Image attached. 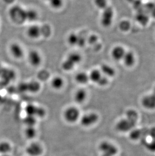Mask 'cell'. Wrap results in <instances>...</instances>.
I'll list each match as a JSON object with an SVG mask.
<instances>
[{
  "mask_svg": "<svg viewBox=\"0 0 155 156\" xmlns=\"http://www.w3.org/2000/svg\"><path fill=\"white\" fill-rule=\"evenodd\" d=\"M82 58V56L79 53L73 52L69 54L62 63L61 65L62 69L66 72L72 71L81 62Z\"/></svg>",
  "mask_w": 155,
  "mask_h": 156,
  "instance_id": "1",
  "label": "cell"
},
{
  "mask_svg": "<svg viewBox=\"0 0 155 156\" xmlns=\"http://www.w3.org/2000/svg\"><path fill=\"white\" fill-rule=\"evenodd\" d=\"M9 15L11 20L16 24H21L26 21V9L19 5L12 7L9 10Z\"/></svg>",
  "mask_w": 155,
  "mask_h": 156,
  "instance_id": "2",
  "label": "cell"
},
{
  "mask_svg": "<svg viewBox=\"0 0 155 156\" xmlns=\"http://www.w3.org/2000/svg\"><path fill=\"white\" fill-rule=\"evenodd\" d=\"M63 117L67 123H74L80 119V112L78 108L74 106H70L64 110L63 113Z\"/></svg>",
  "mask_w": 155,
  "mask_h": 156,
  "instance_id": "3",
  "label": "cell"
},
{
  "mask_svg": "<svg viewBox=\"0 0 155 156\" xmlns=\"http://www.w3.org/2000/svg\"><path fill=\"white\" fill-rule=\"evenodd\" d=\"M102 11L100 18V23L103 27L108 28L112 24L114 18V10L111 6H108Z\"/></svg>",
  "mask_w": 155,
  "mask_h": 156,
  "instance_id": "4",
  "label": "cell"
},
{
  "mask_svg": "<svg viewBox=\"0 0 155 156\" xmlns=\"http://www.w3.org/2000/svg\"><path fill=\"white\" fill-rule=\"evenodd\" d=\"M99 120V116L95 112L85 114L80 118V122L82 126L86 128L95 125Z\"/></svg>",
  "mask_w": 155,
  "mask_h": 156,
  "instance_id": "5",
  "label": "cell"
},
{
  "mask_svg": "<svg viewBox=\"0 0 155 156\" xmlns=\"http://www.w3.org/2000/svg\"><path fill=\"white\" fill-rule=\"evenodd\" d=\"M99 149L104 156H115L118 152L117 147L107 141L101 142L99 146Z\"/></svg>",
  "mask_w": 155,
  "mask_h": 156,
  "instance_id": "6",
  "label": "cell"
},
{
  "mask_svg": "<svg viewBox=\"0 0 155 156\" xmlns=\"http://www.w3.org/2000/svg\"><path fill=\"white\" fill-rule=\"evenodd\" d=\"M25 112L26 115L35 117L36 118H41L46 114L45 109L34 104H28L25 106Z\"/></svg>",
  "mask_w": 155,
  "mask_h": 156,
  "instance_id": "7",
  "label": "cell"
},
{
  "mask_svg": "<svg viewBox=\"0 0 155 156\" xmlns=\"http://www.w3.org/2000/svg\"><path fill=\"white\" fill-rule=\"evenodd\" d=\"M25 151L28 156H40L43 154V149L39 143L33 142L28 144Z\"/></svg>",
  "mask_w": 155,
  "mask_h": 156,
  "instance_id": "8",
  "label": "cell"
},
{
  "mask_svg": "<svg viewBox=\"0 0 155 156\" xmlns=\"http://www.w3.org/2000/svg\"><path fill=\"white\" fill-rule=\"evenodd\" d=\"M85 38L82 35H79L76 33H71L67 36V43L71 46L83 47L85 44Z\"/></svg>",
  "mask_w": 155,
  "mask_h": 156,
  "instance_id": "9",
  "label": "cell"
},
{
  "mask_svg": "<svg viewBox=\"0 0 155 156\" xmlns=\"http://www.w3.org/2000/svg\"><path fill=\"white\" fill-rule=\"evenodd\" d=\"M136 124L131 122L126 118L120 120L116 124V128L118 131L124 133L130 131L135 127Z\"/></svg>",
  "mask_w": 155,
  "mask_h": 156,
  "instance_id": "10",
  "label": "cell"
},
{
  "mask_svg": "<svg viewBox=\"0 0 155 156\" xmlns=\"http://www.w3.org/2000/svg\"><path fill=\"white\" fill-rule=\"evenodd\" d=\"M26 34L30 39L36 40L40 38L43 34V30L39 25L33 24L27 29Z\"/></svg>",
  "mask_w": 155,
  "mask_h": 156,
  "instance_id": "11",
  "label": "cell"
},
{
  "mask_svg": "<svg viewBox=\"0 0 155 156\" xmlns=\"http://www.w3.org/2000/svg\"><path fill=\"white\" fill-rule=\"evenodd\" d=\"M28 62L32 66L36 67L41 64L42 57L40 52L33 50L28 53Z\"/></svg>",
  "mask_w": 155,
  "mask_h": 156,
  "instance_id": "12",
  "label": "cell"
},
{
  "mask_svg": "<svg viewBox=\"0 0 155 156\" xmlns=\"http://www.w3.org/2000/svg\"><path fill=\"white\" fill-rule=\"evenodd\" d=\"M9 51L12 57L16 59H22L24 55V51L22 46L17 43H13L9 47Z\"/></svg>",
  "mask_w": 155,
  "mask_h": 156,
  "instance_id": "13",
  "label": "cell"
},
{
  "mask_svg": "<svg viewBox=\"0 0 155 156\" xmlns=\"http://www.w3.org/2000/svg\"><path fill=\"white\" fill-rule=\"evenodd\" d=\"M126 52V50L122 46L120 45L115 46L111 50V57L116 61H120L123 59Z\"/></svg>",
  "mask_w": 155,
  "mask_h": 156,
  "instance_id": "14",
  "label": "cell"
},
{
  "mask_svg": "<svg viewBox=\"0 0 155 156\" xmlns=\"http://www.w3.org/2000/svg\"><path fill=\"white\" fill-rule=\"evenodd\" d=\"M122 61L126 67L129 68L132 67L135 65L136 61L135 54L132 51L126 52Z\"/></svg>",
  "mask_w": 155,
  "mask_h": 156,
  "instance_id": "15",
  "label": "cell"
},
{
  "mask_svg": "<svg viewBox=\"0 0 155 156\" xmlns=\"http://www.w3.org/2000/svg\"><path fill=\"white\" fill-rule=\"evenodd\" d=\"M142 105L147 109H155V97L153 94L145 96L142 99Z\"/></svg>",
  "mask_w": 155,
  "mask_h": 156,
  "instance_id": "16",
  "label": "cell"
},
{
  "mask_svg": "<svg viewBox=\"0 0 155 156\" xmlns=\"http://www.w3.org/2000/svg\"><path fill=\"white\" fill-rule=\"evenodd\" d=\"M87 98V92L84 88H79L74 94V100L77 103H83Z\"/></svg>",
  "mask_w": 155,
  "mask_h": 156,
  "instance_id": "17",
  "label": "cell"
},
{
  "mask_svg": "<svg viewBox=\"0 0 155 156\" xmlns=\"http://www.w3.org/2000/svg\"><path fill=\"white\" fill-rule=\"evenodd\" d=\"M99 70L103 75L108 78L112 77L115 75V70L114 69L113 67L107 64H102L100 67V69Z\"/></svg>",
  "mask_w": 155,
  "mask_h": 156,
  "instance_id": "18",
  "label": "cell"
},
{
  "mask_svg": "<svg viewBox=\"0 0 155 156\" xmlns=\"http://www.w3.org/2000/svg\"><path fill=\"white\" fill-rule=\"evenodd\" d=\"M103 76L102 73L99 69H94L91 70V72L89 74L90 81H92L97 85H98L101 79Z\"/></svg>",
  "mask_w": 155,
  "mask_h": 156,
  "instance_id": "19",
  "label": "cell"
},
{
  "mask_svg": "<svg viewBox=\"0 0 155 156\" xmlns=\"http://www.w3.org/2000/svg\"><path fill=\"white\" fill-rule=\"evenodd\" d=\"M64 81L62 77L56 76L51 80L50 85L53 89L55 90H60L64 86Z\"/></svg>",
  "mask_w": 155,
  "mask_h": 156,
  "instance_id": "20",
  "label": "cell"
},
{
  "mask_svg": "<svg viewBox=\"0 0 155 156\" xmlns=\"http://www.w3.org/2000/svg\"><path fill=\"white\" fill-rule=\"evenodd\" d=\"M75 80L77 83L81 85H85L90 81L89 74L86 72H80L76 74Z\"/></svg>",
  "mask_w": 155,
  "mask_h": 156,
  "instance_id": "21",
  "label": "cell"
},
{
  "mask_svg": "<svg viewBox=\"0 0 155 156\" xmlns=\"http://www.w3.org/2000/svg\"><path fill=\"white\" fill-rule=\"evenodd\" d=\"M38 17V12L34 9H26V21L27 22H34Z\"/></svg>",
  "mask_w": 155,
  "mask_h": 156,
  "instance_id": "22",
  "label": "cell"
},
{
  "mask_svg": "<svg viewBox=\"0 0 155 156\" xmlns=\"http://www.w3.org/2000/svg\"><path fill=\"white\" fill-rule=\"evenodd\" d=\"M136 18L137 22L143 26L146 25L149 22V17L146 13L143 11H138Z\"/></svg>",
  "mask_w": 155,
  "mask_h": 156,
  "instance_id": "23",
  "label": "cell"
},
{
  "mask_svg": "<svg viewBox=\"0 0 155 156\" xmlns=\"http://www.w3.org/2000/svg\"><path fill=\"white\" fill-rule=\"evenodd\" d=\"M24 135L26 139L32 140L37 136V130L34 126H26L24 130Z\"/></svg>",
  "mask_w": 155,
  "mask_h": 156,
  "instance_id": "24",
  "label": "cell"
},
{
  "mask_svg": "<svg viewBox=\"0 0 155 156\" xmlns=\"http://www.w3.org/2000/svg\"><path fill=\"white\" fill-rule=\"evenodd\" d=\"M12 150L10 144L6 141L0 142V154L2 155L8 154Z\"/></svg>",
  "mask_w": 155,
  "mask_h": 156,
  "instance_id": "25",
  "label": "cell"
},
{
  "mask_svg": "<svg viewBox=\"0 0 155 156\" xmlns=\"http://www.w3.org/2000/svg\"><path fill=\"white\" fill-rule=\"evenodd\" d=\"M126 119L129 120L131 122H133V123L136 124L138 120V118H139V115H138V113L136 111L134 110L130 109L127 111L126 112Z\"/></svg>",
  "mask_w": 155,
  "mask_h": 156,
  "instance_id": "26",
  "label": "cell"
},
{
  "mask_svg": "<svg viewBox=\"0 0 155 156\" xmlns=\"http://www.w3.org/2000/svg\"><path fill=\"white\" fill-rule=\"evenodd\" d=\"M23 121L26 126H34L37 123V118L32 116L26 115Z\"/></svg>",
  "mask_w": 155,
  "mask_h": 156,
  "instance_id": "27",
  "label": "cell"
},
{
  "mask_svg": "<svg viewBox=\"0 0 155 156\" xmlns=\"http://www.w3.org/2000/svg\"><path fill=\"white\" fill-rule=\"evenodd\" d=\"M143 132L142 130L139 129H134L132 130L129 134V137L130 139L133 140H139L140 138H142L143 137Z\"/></svg>",
  "mask_w": 155,
  "mask_h": 156,
  "instance_id": "28",
  "label": "cell"
},
{
  "mask_svg": "<svg viewBox=\"0 0 155 156\" xmlns=\"http://www.w3.org/2000/svg\"><path fill=\"white\" fill-rule=\"evenodd\" d=\"M26 88L27 90L33 93H36L39 91L40 88V86L39 83L36 81H32L29 84H26Z\"/></svg>",
  "mask_w": 155,
  "mask_h": 156,
  "instance_id": "29",
  "label": "cell"
},
{
  "mask_svg": "<svg viewBox=\"0 0 155 156\" xmlns=\"http://www.w3.org/2000/svg\"><path fill=\"white\" fill-rule=\"evenodd\" d=\"M119 27L121 31L122 32H127L130 29L131 24L129 20H123L119 22Z\"/></svg>",
  "mask_w": 155,
  "mask_h": 156,
  "instance_id": "30",
  "label": "cell"
},
{
  "mask_svg": "<svg viewBox=\"0 0 155 156\" xmlns=\"http://www.w3.org/2000/svg\"><path fill=\"white\" fill-rule=\"evenodd\" d=\"M48 3L53 9L58 10L63 7L64 1L63 0H50Z\"/></svg>",
  "mask_w": 155,
  "mask_h": 156,
  "instance_id": "31",
  "label": "cell"
},
{
  "mask_svg": "<svg viewBox=\"0 0 155 156\" xmlns=\"http://www.w3.org/2000/svg\"><path fill=\"white\" fill-rule=\"evenodd\" d=\"M94 3L97 8L102 10L108 6V0H94Z\"/></svg>",
  "mask_w": 155,
  "mask_h": 156,
  "instance_id": "32",
  "label": "cell"
},
{
  "mask_svg": "<svg viewBox=\"0 0 155 156\" xmlns=\"http://www.w3.org/2000/svg\"><path fill=\"white\" fill-rule=\"evenodd\" d=\"M146 149L151 152H155V139H152L146 145Z\"/></svg>",
  "mask_w": 155,
  "mask_h": 156,
  "instance_id": "33",
  "label": "cell"
},
{
  "mask_svg": "<svg viewBox=\"0 0 155 156\" xmlns=\"http://www.w3.org/2000/svg\"><path fill=\"white\" fill-rule=\"evenodd\" d=\"M148 135L152 139H155V126L153 127L148 131Z\"/></svg>",
  "mask_w": 155,
  "mask_h": 156,
  "instance_id": "34",
  "label": "cell"
},
{
  "mask_svg": "<svg viewBox=\"0 0 155 156\" xmlns=\"http://www.w3.org/2000/svg\"><path fill=\"white\" fill-rule=\"evenodd\" d=\"M97 40H98V37H97V35H93L91 36L89 38V42L90 43L92 44V43H95V41H97Z\"/></svg>",
  "mask_w": 155,
  "mask_h": 156,
  "instance_id": "35",
  "label": "cell"
},
{
  "mask_svg": "<svg viewBox=\"0 0 155 156\" xmlns=\"http://www.w3.org/2000/svg\"><path fill=\"white\" fill-rule=\"evenodd\" d=\"M152 94H153V95H154V96L155 97V88H154V90H153V92Z\"/></svg>",
  "mask_w": 155,
  "mask_h": 156,
  "instance_id": "36",
  "label": "cell"
},
{
  "mask_svg": "<svg viewBox=\"0 0 155 156\" xmlns=\"http://www.w3.org/2000/svg\"><path fill=\"white\" fill-rule=\"evenodd\" d=\"M1 156H10L8 155V154H4V155H2Z\"/></svg>",
  "mask_w": 155,
  "mask_h": 156,
  "instance_id": "37",
  "label": "cell"
},
{
  "mask_svg": "<svg viewBox=\"0 0 155 156\" xmlns=\"http://www.w3.org/2000/svg\"><path fill=\"white\" fill-rule=\"evenodd\" d=\"M44 1H45L46 2H47L48 3V2L50 1V0H44Z\"/></svg>",
  "mask_w": 155,
  "mask_h": 156,
  "instance_id": "38",
  "label": "cell"
},
{
  "mask_svg": "<svg viewBox=\"0 0 155 156\" xmlns=\"http://www.w3.org/2000/svg\"></svg>",
  "mask_w": 155,
  "mask_h": 156,
  "instance_id": "39",
  "label": "cell"
}]
</instances>
